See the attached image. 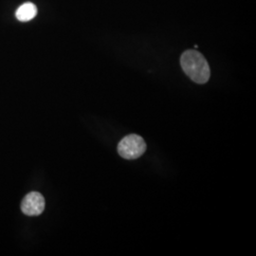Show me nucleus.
<instances>
[{
  "mask_svg": "<svg viewBox=\"0 0 256 256\" xmlns=\"http://www.w3.org/2000/svg\"><path fill=\"white\" fill-rule=\"evenodd\" d=\"M183 72L196 84H205L210 79V66L205 57L196 50H186L180 58Z\"/></svg>",
  "mask_w": 256,
  "mask_h": 256,
  "instance_id": "f257e3e1",
  "label": "nucleus"
},
{
  "mask_svg": "<svg viewBox=\"0 0 256 256\" xmlns=\"http://www.w3.org/2000/svg\"><path fill=\"white\" fill-rule=\"evenodd\" d=\"M146 151L144 140L136 134H130L122 138L118 144L119 155L126 160H136Z\"/></svg>",
  "mask_w": 256,
  "mask_h": 256,
  "instance_id": "f03ea898",
  "label": "nucleus"
},
{
  "mask_svg": "<svg viewBox=\"0 0 256 256\" xmlns=\"http://www.w3.org/2000/svg\"><path fill=\"white\" fill-rule=\"evenodd\" d=\"M21 210L30 216L41 214L45 210L44 196L40 192H28L22 200Z\"/></svg>",
  "mask_w": 256,
  "mask_h": 256,
  "instance_id": "7ed1b4c3",
  "label": "nucleus"
},
{
  "mask_svg": "<svg viewBox=\"0 0 256 256\" xmlns=\"http://www.w3.org/2000/svg\"><path fill=\"white\" fill-rule=\"evenodd\" d=\"M36 6L32 2H27L23 5H21L16 12V18L18 19L19 21H21V22L30 21V20L34 18L36 16Z\"/></svg>",
  "mask_w": 256,
  "mask_h": 256,
  "instance_id": "20e7f679",
  "label": "nucleus"
}]
</instances>
